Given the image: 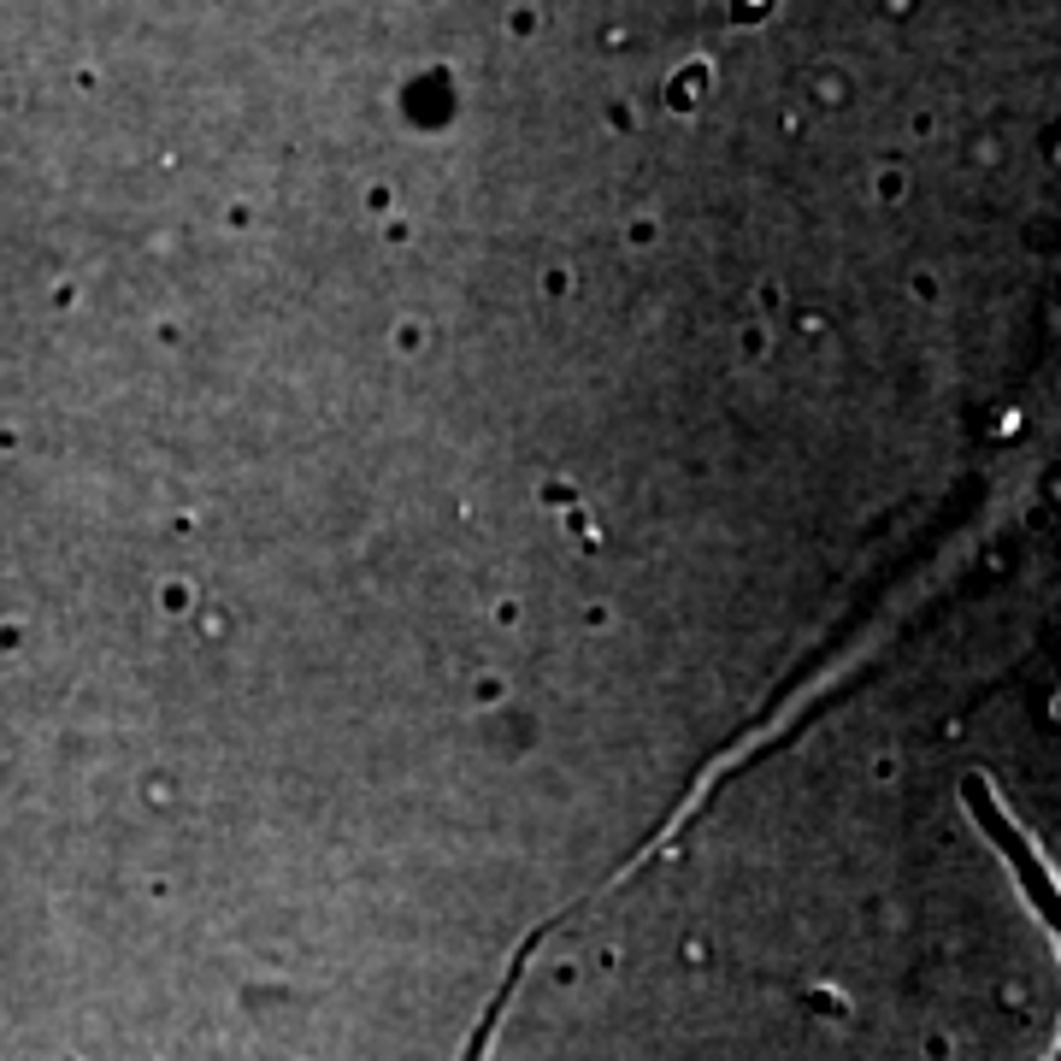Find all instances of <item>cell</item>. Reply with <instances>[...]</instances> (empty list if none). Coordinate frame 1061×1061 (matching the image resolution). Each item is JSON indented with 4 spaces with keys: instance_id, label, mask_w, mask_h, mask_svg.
<instances>
[{
    "instance_id": "6da1fadb",
    "label": "cell",
    "mask_w": 1061,
    "mask_h": 1061,
    "mask_svg": "<svg viewBox=\"0 0 1061 1061\" xmlns=\"http://www.w3.org/2000/svg\"><path fill=\"white\" fill-rule=\"evenodd\" d=\"M967 803H973L979 826L991 832V844H997L1002 855H1009V867L1020 873V885H1027V897L1038 902V915L1050 920V932L1061 938V890L1050 885V873H1044V861H1038V855H1032V844H1027V837H1020L1009 820H1002V808L991 803V790H985L979 778H967Z\"/></svg>"
}]
</instances>
